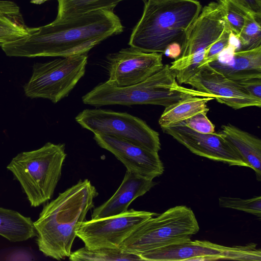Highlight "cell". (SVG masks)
Here are the masks:
<instances>
[{
    "label": "cell",
    "instance_id": "6da1fadb",
    "mask_svg": "<svg viewBox=\"0 0 261 261\" xmlns=\"http://www.w3.org/2000/svg\"><path fill=\"white\" fill-rule=\"evenodd\" d=\"M123 27L113 10H99L38 28L27 36L0 45L9 57H67L87 54Z\"/></svg>",
    "mask_w": 261,
    "mask_h": 261
},
{
    "label": "cell",
    "instance_id": "7a4b0ae2",
    "mask_svg": "<svg viewBox=\"0 0 261 261\" xmlns=\"http://www.w3.org/2000/svg\"><path fill=\"white\" fill-rule=\"evenodd\" d=\"M98 195L89 180H80L44 205L33 223L37 245L45 256L57 260L70 256L77 231Z\"/></svg>",
    "mask_w": 261,
    "mask_h": 261
},
{
    "label": "cell",
    "instance_id": "3957f363",
    "mask_svg": "<svg viewBox=\"0 0 261 261\" xmlns=\"http://www.w3.org/2000/svg\"><path fill=\"white\" fill-rule=\"evenodd\" d=\"M201 9L196 0H148L129 45L144 52L158 53H163L173 43L181 46Z\"/></svg>",
    "mask_w": 261,
    "mask_h": 261
},
{
    "label": "cell",
    "instance_id": "277c9868",
    "mask_svg": "<svg viewBox=\"0 0 261 261\" xmlns=\"http://www.w3.org/2000/svg\"><path fill=\"white\" fill-rule=\"evenodd\" d=\"M190 96L209 95L179 84L170 65L135 85L120 87L107 81L101 83L83 95L84 104L96 107L108 105H152L168 107Z\"/></svg>",
    "mask_w": 261,
    "mask_h": 261
},
{
    "label": "cell",
    "instance_id": "5b68a950",
    "mask_svg": "<svg viewBox=\"0 0 261 261\" xmlns=\"http://www.w3.org/2000/svg\"><path fill=\"white\" fill-rule=\"evenodd\" d=\"M65 149L64 144L47 142L39 149L18 153L8 165L31 206H39L52 198L67 155Z\"/></svg>",
    "mask_w": 261,
    "mask_h": 261
},
{
    "label": "cell",
    "instance_id": "8992f818",
    "mask_svg": "<svg viewBox=\"0 0 261 261\" xmlns=\"http://www.w3.org/2000/svg\"><path fill=\"white\" fill-rule=\"evenodd\" d=\"M199 229L196 216L190 207L176 206L144 221L121 243L119 248L140 255L190 240Z\"/></svg>",
    "mask_w": 261,
    "mask_h": 261
},
{
    "label": "cell",
    "instance_id": "52a82bcc",
    "mask_svg": "<svg viewBox=\"0 0 261 261\" xmlns=\"http://www.w3.org/2000/svg\"><path fill=\"white\" fill-rule=\"evenodd\" d=\"M227 28L219 2H211L202 9L187 32L180 56L170 65L179 84H185L203 66L210 48Z\"/></svg>",
    "mask_w": 261,
    "mask_h": 261
},
{
    "label": "cell",
    "instance_id": "ba28073f",
    "mask_svg": "<svg viewBox=\"0 0 261 261\" xmlns=\"http://www.w3.org/2000/svg\"><path fill=\"white\" fill-rule=\"evenodd\" d=\"M87 54L35 63L32 74L23 88L30 98H44L56 103L67 97L84 75Z\"/></svg>",
    "mask_w": 261,
    "mask_h": 261
},
{
    "label": "cell",
    "instance_id": "9c48e42d",
    "mask_svg": "<svg viewBox=\"0 0 261 261\" xmlns=\"http://www.w3.org/2000/svg\"><path fill=\"white\" fill-rule=\"evenodd\" d=\"M75 120L94 134L121 138L148 150H161L159 134L142 119L125 112L102 109H85Z\"/></svg>",
    "mask_w": 261,
    "mask_h": 261
},
{
    "label": "cell",
    "instance_id": "30bf717a",
    "mask_svg": "<svg viewBox=\"0 0 261 261\" xmlns=\"http://www.w3.org/2000/svg\"><path fill=\"white\" fill-rule=\"evenodd\" d=\"M140 256L142 260L146 261H260L261 251L253 243L228 247L209 241L190 240L151 250Z\"/></svg>",
    "mask_w": 261,
    "mask_h": 261
},
{
    "label": "cell",
    "instance_id": "8fae6325",
    "mask_svg": "<svg viewBox=\"0 0 261 261\" xmlns=\"http://www.w3.org/2000/svg\"><path fill=\"white\" fill-rule=\"evenodd\" d=\"M157 215L130 209L117 215L85 220L79 228L76 236L89 249L119 248L121 243L139 226Z\"/></svg>",
    "mask_w": 261,
    "mask_h": 261
},
{
    "label": "cell",
    "instance_id": "7c38bea8",
    "mask_svg": "<svg viewBox=\"0 0 261 261\" xmlns=\"http://www.w3.org/2000/svg\"><path fill=\"white\" fill-rule=\"evenodd\" d=\"M108 83L117 87L138 84L160 70L162 54L146 53L133 47L108 55Z\"/></svg>",
    "mask_w": 261,
    "mask_h": 261
},
{
    "label": "cell",
    "instance_id": "4fadbf2b",
    "mask_svg": "<svg viewBox=\"0 0 261 261\" xmlns=\"http://www.w3.org/2000/svg\"><path fill=\"white\" fill-rule=\"evenodd\" d=\"M162 130L192 153L229 166L246 167L242 159L221 132L203 134L187 127L182 122Z\"/></svg>",
    "mask_w": 261,
    "mask_h": 261
},
{
    "label": "cell",
    "instance_id": "5bb4252c",
    "mask_svg": "<svg viewBox=\"0 0 261 261\" xmlns=\"http://www.w3.org/2000/svg\"><path fill=\"white\" fill-rule=\"evenodd\" d=\"M185 84L235 110L261 106L260 99L249 94L236 81L227 79L208 64L201 66Z\"/></svg>",
    "mask_w": 261,
    "mask_h": 261
},
{
    "label": "cell",
    "instance_id": "9a60e30c",
    "mask_svg": "<svg viewBox=\"0 0 261 261\" xmlns=\"http://www.w3.org/2000/svg\"><path fill=\"white\" fill-rule=\"evenodd\" d=\"M96 143L114 155L127 171L153 180L164 171L158 152L127 140L104 134H94Z\"/></svg>",
    "mask_w": 261,
    "mask_h": 261
},
{
    "label": "cell",
    "instance_id": "2e32d148",
    "mask_svg": "<svg viewBox=\"0 0 261 261\" xmlns=\"http://www.w3.org/2000/svg\"><path fill=\"white\" fill-rule=\"evenodd\" d=\"M238 44L229 41V45L208 64L232 81L261 78V46L237 51Z\"/></svg>",
    "mask_w": 261,
    "mask_h": 261
},
{
    "label": "cell",
    "instance_id": "e0dca14e",
    "mask_svg": "<svg viewBox=\"0 0 261 261\" xmlns=\"http://www.w3.org/2000/svg\"><path fill=\"white\" fill-rule=\"evenodd\" d=\"M155 184L153 180L126 171L117 190L109 199L93 210L91 218H102L126 212L135 199L144 195Z\"/></svg>",
    "mask_w": 261,
    "mask_h": 261
},
{
    "label": "cell",
    "instance_id": "ac0fdd59",
    "mask_svg": "<svg viewBox=\"0 0 261 261\" xmlns=\"http://www.w3.org/2000/svg\"><path fill=\"white\" fill-rule=\"evenodd\" d=\"M221 133L240 155L246 167L261 180V140L230 123L223 125Z\"/></svg>",
    "mask_w": 261,
    "mask_h": 261
},
{
    "label": "cell",
    "instance_id": "d6986e66",
    "mask_svg": "<svg viewBox=\"0 0 261 261\" xmlns=\"http://www.w3.org/2000/svg\"><path fill=\"white\" fill-rule=\"evenodd\" d=\"M31 29L25 24L16 3L0 0V45L27 36Z\"/></svg>",
    "mask_w": 261,
    "mask_h": 261
},
{
    "label": "cell",
    "instance_id": "ffe728a7",
    "mask_svg": "<svg viewBox=\"0 0 261 261\" xmlns=\"http://www.w3.org/2000/svg\"><path fill=\"white\" fill-rule=\"evenodd\" d=\"M214 98L210 97L190 96L165 108L159 119L161 128L178 124L196 114L207 113V103Z\"/></svg>",
    "mask_w": 261,
    "mask_h": 261
},
{
    "label": "cell",
    "instance_id": "44dd1931",
    "mask_svg": "<svg viewBox=\"0 0 261 261\" xmlns=\"http://www.w3.org/2000/svg\"><path fill=\"white\" fill-rule=\"evenodd\" d=\"M0 236L11 242H19L36 237L37 232L30 217L0 207Z\"/></svg>",
    "mask_w": 261,
    "mask_h": 261
},
{
    "label": "cell",
    "instance_id": "7402d4cb",
    "mask_svg": "<svg viewBox=\"0 0 261 261\" xmlns=\"http://www.w3.org/2000/svg\"><path fill=\"white\" fill-rule=\"evenodd\" d=\"M123 1L58 0V13L53 21L59 22L99 10H113L119 2Z\"/></svg>",
    "mask_w": 261,
    "mask_h": 261
},
{
    "label": "cell",
    "instance_id": "603a6c76",
    "mask_svg": "<svg viewBox=\"0 0 261 261\" xmlns=\"http://www.w3.org/2000/svg\"><path fill=\"white\" fill-rule=\"evenodd\" d=\"M68 257L72 261L142 260L140 255L120 248L89 249L84 247L71 252Z\"/></svg>",
    "mask_w": 261,
    "mask_h": 261
},
{
    "label": "cell",
    "instance_id": "cb8c5ba5",
    "mask_svg": "<svg viewBox=\"0 0 261 261\" xmlns=\"http://www.w3.org/2000/svg\"><path fill=\"white\" fill-rule=\"evenodd\" d=\"M261 17L249 12L243 27L237 36L239 47L237 51L248 50L261 46Z\"/></svg>",
    "mask_w": 261,
    "mask_h": 261
},
{
    "label": "cell",
    "instance_id": "d4e9b609",
    "mask_svg": "<svg viewBox=\"0 0 261 261\" xmlns=\"http://www.w3.org/2000/svg\"><path fill=\"white\" fill-rule=\"evenodd\" d=\"M217 1L223 7L228 27L231 32L237 37L243 27L246 15L249 11L241 5L237 0Z\"/></svg>",
    "mask_w": 261,
    "mask_h": 261
},
{
    "label": "cell",
    "instance_id": "484cf974",
    "mask_svg": "<svg viewBox=\"0 0 261 261\" xmlns=\"http://www.w3.org/2000/svg\"><path fill=\"white\" fill-rule=\"evenodd\" d=\"M219 204L221 207L229 208L243 211L261 217V197L255 196L249 199L230 197H220Z\"/></svg>",
    "mask_w": 261,
    "mask_h": 261
},
{
    "label": "cell",
    "instance_id": "4316f807",
    "mask_svg": "<svg viewBox=\"0 0 261 261\" xmlns=\"http://www.w3.org/2000/svg\"><path fill=\"white\" fill-rule=\"evenodd\" d=\"M204 112L199 113L182 122L189 128L198 133L210 134L215 132V126Z\"/></svg>",
    "mask_w": 261,
    "mask_h": 261
},
{
    "label": "cell",
    "instance_id": "83f0119b",
    "mask_svg": "<svg viewBox=\"0 0 261 261\" xmlns=\"http://www.w3.org/2000/svg\"><path fill=\"white\" fill-rule=\"evenodd\" d=\"M231 34V31L230 28H227L221 37L210 48L203 65L214 61L229 45Z\"/></svg>",
    "mask_w": 261,
    "mask_h": 261
},
{
    "label": "cell",
    "instance_id": "f1b7e54d",
    "mask_svg": "<svg viewBox=\"0 0 261 261\" xmlns=\"http://www.w3.org/2000/svg\"><path fill=\"white\" fill-rule=\"evenodd\" d=\"M235 81L249 94L261 100V78H251Z\"/></svg>",
    "mask_w": 261,
    "mask_h": 261
},
{
    "label": "cell",
    "instance_id": "f546056e",
    "mask_svg": "<svg viewBox=\"0 0 261 261\" xmlns=\"http://www.w3.org/2000/svg\"><path fill=\"white\" fill-rule=\"evenodd\" d=\"M246 9L261 17V0H237Z\"/></svg>",
    "mask_w": 261,
    "mask_h": 261
},
{
    "label": "cell",
    "instance_id": "4dcf8cb0",
    "mask_svg": "<svg viewBox=\"0 0 261 261\" xmlns=\"http://www.w3.org/2000/svg\"><path fill=\"white\" fill-rule=\"evenodd\" d=\"M168 57L176 59L181 54V45L178 43H173L169 45L163 53Z\"/></svg>",
    "mask_w": 261,
    "mask_h": 261
},
{
    "label": "cell",
    "instance_id": "1f68e13d",
    "mask_svg": "<svg viewBox=\"0 0 261 261\" xmlns=\"http://www.w3.org/2000/svg\"><path fill=\"white\" fill-rule=\"evenodd\" d=\"M48 0H31L30 2L32 4L36 5H40Z\"/></svg>",
    "mask_w": 261,
    "mask_h": 261
}]
</instances>
